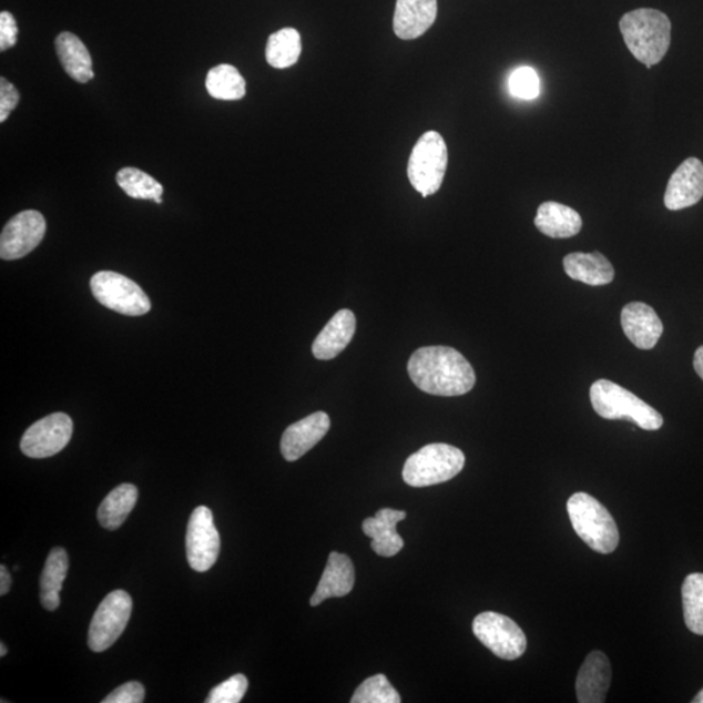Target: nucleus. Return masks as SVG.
<instances>
[{"instance_id":"obj_20","label":"nucleus","mask_w":703,"mask_h":703,"mask_svg":"<svg viewBox=\"0 0 703 703\" xmlns=\"http://www.w3.org/2000/svg\"><path fill=\"white\" fill-rule=\"evenodd\" d=\"M355 587V568L352 560L340 552H332L324 574L314 592L313 608L333 597H346Z\"/></svg>"},{"instance_id":"obj_14","label":"nucleus","mask_w":703,"mask_h":703,"mask_svg":"<svg viewBox=\"0 0 703 703\" xmlns=\"http://www.w3.org/2000/svg\"><path fill=\"white\" fill-rule=\"evenodd\" d=\"M332 421L325 412H316L291 425L281 440V451L287 461L302 459L314 446L320 442L330 430Z\"/></svg>"},{"instance_id":"obj_9","label":"nucleus","mask_w":703,"mask_h":703,"mask_svg":"<svg viewBox=\"0 0 703 703\" xmlns=\"http://www.w3.org/2000/svg\"><path fill=\"white\" fill-rule=\"evenodd\" d=\"M473 633L502 660H518L527 650V638L512 619L497 612H482L475 619Z\"/></svg>"},{"instance_id":"obj_38","label":"nucleus","mask_w":703,"mask_h":703,"mask_svg":"<svg viewBox=\"0 0 703 703\" xmlns=\"http://www.w3.org/2000/svg\"><path fill=\"white\" fill-rule=\"evenodd\" d=\"M693 703H703V690L695 695V699L692 701Z\"/></svg>"},{"instance_id":"obj_22","label":"nucleus","mask_w":703,"mask_h":703,"mask_svg":"<svg viewBox=\"0 0 703 703\" xmlns=\"http://www.w3.org/2000/svg\"><path fill=\"white\" fill-rule=\"evenodd\" d=\"M534 224L546 236L568 238L579 234L582 218L574 208L549 201L538 207Z\"/></svg>"},{"instance_id":"obj_13","label":"nucleus","mask_w":703,"mask_h":703,"mask_svg":"<svg viewBox=\"0 0 703 703\" xmlns=\"http://www.w3.org/2000/svg\"><path fill=\"white\" fill-rule=\"evenodd\" d=\"M703 197V164L697 159H687L673 172L664 193V205L676 212L691 207Z\"/></svg>"},{"instance_id":"obj_31","label":"nucleus","mask_w":703,"mask_h":703,"mask_svg":"<svg viewBox=\"0 0 703 703\" xmlns=\"http://www.w3.org/2000/svg\"><path fill=\"white\" fill-rule=\"evenodd\" d=\"M508 89L514 99L533 101L541 94V80L532 67H519L511 73Z\"/></svg>"},{"instance_id":"obj_18","label":"nucleus","mask_w":703,"mask_h":703,"mask_svg":"<svg viewBox=\"0 0 703 703\" xmlns=\"http://www.w3.org/2000/svg\"><path fill=\"white\" fill-rule=\"evenodd\" d=\"M406 518L407 513L404 511L384 508L374 518L364 521V533L371 538V549L379 557L391 558L403 550L404 541L396 532V526Z\"/></svg>"},{"instance_id":"obj_34","label":"nucleus","mask_w":703,"mask_h":703,"mask_svg":"<svg viewBox=\"0 0 703 703\" xmlns=\"http://www.w3.org/2000/svg\"><path fill=\"white\" fill-rule=\"evenodd\" d=\"M20 95L18 89L4 78L0 80V122L4 123L18 106Z\"/></svg>"},{"instance_id":"obj_26","label":"nucleus","mask_w":703,"mask_h":703,"mask_svg":"<svg viewBox=\"0 0 703 703\" xmlns=\"http://www.w3.org/2000/svg\"><path fill=\"white\" fill-rule=\"evenodd\" d=\"M302 37L294 28H284L271 35L266 61L274 69L284 70L297 63L302 55Z\"/></svg>"},{"instance_id":"obj_39","label":"nucleus","mask_w":703,"mask_h":703,"mask_svg":"<svg viewBox=\"0 0 703 703\" xmlns=\"http://www.w3.org/2000/svg\"><path fill=\"white\" fill-rule=\"evenodd\" d=\"M7 654V648L4 645V643H0V656H6Z\"/></svg>"},{"instance_id":"obj_10","label":"nucleus","mask_w":703,"mask_h":703,"mask_svg":"<svg viewBox=\"0 0 703 703\" xmlns=\"http://www.w3.org/2000/svg\"><path fill=\"white\" fill-rule=\"evenodd\" d=\"M185 549L193 571L207 572L218 560L221 537L207 507H197L192 512L186 528Z\"/></svg>"},{"instance_id":"obj_29","label":"nucleus","mask_w":703,"mask_h":703,"mask_svg":"<svg viewBox=\"0 0 703 703\" xmlns=\"http://www.w3.org/2000/svg\"><path fill=\"white\" fill-rule=\"evenodd\" d=\"M682 594L687 630L703 635V573L687 575L683 583Z\"/></svg>"},{"instance_id":"obj_5","label":"nucleus","mask_w":703,"mask_h":703,"mask_svg":"<svg viewBox=\"0 0 703 703\" xmlns=\"http://www.w3.org/2000/svg\"><path fill=\"white\" fill-rule=\"evenodd\" d=\"M466 466V455L459 448L432 444L410 455L404 463L403 478L412 488L444 483L458 476Z\"/></svg>"},{"instance_id":"obj_28","label":"nucleus","mask_w":703,"mask_h":703,"mask_svg":"<svg viewBox=\"0 0 703 703\" xmlns=\"http://www.w3.org/2000/svg\"><path fill=\"white\" fill-rule=\"evenodd\" d=\"M118 185L126 196L136 200H153L162 204L163 185L146 172L134 167H125L118 172Z\"/></svg>"},{"instance_id":"obj_19","label":"nucleus","mask_w":703,"mask_h":703,"mask_svg":"<svg viewBox=\"0 0 703 703\" xmlns=\"http://www.w3.org/2000/svg\"><path fill=\"white\" fill-rule=\"evenodd\" d=\"M355 332V314L348 309L339 310L314 340L312 347L314 357L322 361L333 360L348 347Z\"/></svg>"},{"instance_id":"obj_1","label":"nucleus","mask_w":703,"mask_h":703,"mask_svg":"<svg viewBox=\"0 0 703 703\" xmlns=\"http://www.w3.org/2000/svg\"><path fill=\"white\" fill-rule=\"evenodd\" d=\"M408 373L412 383L429 395H466L476 385L472 365L450 347L417 349L408 363Z\"/></svg>"},{"instance_id":"obj_3","label":"nucleus","mask_w":703,"mask_h":703,"mask_svg":"<svg viewBox=\"0 0 703 703\" xmlns=\"http://www.w3.org/2000/svg\"><path fill=\"white\" fill-rule=\"evenodd\" d=\"M590 401L605 420L632 421L649 431L660 430L663 426V417L658 410L611 380H597L590 387Z\"/></svg>"},{"instance_id":"obj_4","label":"nucleus","mask_w":703,"mask_h":703,"mask_svg":"<svg viewBox=\"0 0 703 703\" xmlns=\"http://www.w3.org/2000/svg\"><path fill=\"white\" fill-rule=\"evenodd\" d=\"M567 511L575 533L590 549L600 553H611L618 549L617 522L595 498L587 492H575L568 500Z\"/></svg>"},{"instance_id":"obj_30","label":"nucleus","mask_w":703,"mask_h":703,"mask_svg":"<svg viewBox=\"0 0 703 703\" xmlns=\"http://www.w3.org/2000/svg\"><path fill=\"white\" fill-rule=\"evenodd\" d=\"M400 701V694L385 675L366 679L350 700L352 703H399Z\"/></svg>"},{"instance_id":"obj_24","label":"nucleus","mask_w":703,"mask_h":703,"mask_svg":"<svg viewBox=\"0 0 703 703\" xmlns=\"http://www.w3.org/2000/svg\"><path fill=\"white\" fill-rule=\"evenodd\" d=\"M69 556L62 548L52 549L40 580V600L44 610L55 611L61 605L63 583L69 573Z\"/></svg>"},{"instance_id":"obj_16","label":"nucleus","mask_w":703,"mask_h":703,"mask_svg":"<svg viewBox=\"0 0 703 703\" xmlns=\"http://www.w3.org/2000/svg\"><path fill=\"white\" fill-rule=\"evenodd\" d=\"M437 0H396L394 31L400 40L424 35L437 20Z\"/></svg>"},{"instance_id":"obj_12","label":"nucleus","mask_w":703,"mask_h":703,"mask_svg":"<svg viewBox=\"0 0 703 703\" xmlns=\"http://www.w3.org/2000/svg\"><path fill=\"white\" fill-rule=\"evenodd\" d=\"M47 234V221L40 212L27 211L6 224L0 236V257L20 259L33 252Z\"/></svg>"},{"instance_id":"obj_25","label":"nucleus","mask_w":703,"mask_h":703,"mask_svg":"<svg viewBox=\"0 0 703 703\" xmlns=\"http://www.w3.org/2000/svg\"><path fill=\"white\" fill-rule=\"evenodd\" d=\"M139 499V490L132 483H123L112 490L103 499L99 508V521L104 529L116 530L121 528L133 511Z\"/></svg>"},{"instance_id":"obj_17","label":"nucleus","mask_w":703,"mask_h":703,"mask_svg":"<svg viewBox=\"0 0 703 703\" xmlns=\"http://www.w3.org/2000/svg\"><path fill=\"white\" fill-rule=\"evenodd\" d=\"M612 679L611 664L601 652H593L587 656L581 665L575 693L580 703H602L610 690Z\"/></svg>"},{"instance_id":"obj_11","label":"nucleus","mask_w":703,"mask_h":703,"mask_svg":"<svg viewBox=\"0 0 703 703\" xmlns=\"http://www.w3.org/2000/svg\"><path fill=\"white\" fill-rule=\"evenodd\" d=\"M73 432L71 417L65 414H52L43 417L22 436L20 448L31 459L51 458L64 450Z\"/></svg>"},{"instance_id":"obj_23","label":"nucleus","mask_w":703,"mask_h":703,"mask_svg":"<svg viewBox=\"0 0 703 703\" xmlns=\"http://www.w3.org/2000/svg\"><path fill=\"white\" fill-rule=\"evenodd\" d=\"M55 48L59 61L71 79L85 84L94 78L92 57L78 35L70 32L59 34Z\"/></svg>"},{"instance_id":"obj_7","label":"nucleus","mask_w":703,"mask_h":703,"mask_svg":"<svg viewBox=\"0 0 703 703\" xmlns=\"http://www.w3.org/2000/svg\"><path fill=\"white\" fill-rule=\"evenodd\" d=\"M91 288L96 302L124 316H144L152 309L144 289L122 274L96 273L91 281Z\"/></svg>"},{"instance_id":"obj_37","label":"nucleus","mask_w":703,"mask_h":703,"mask_svg":"<svg viewBox=\"0 0 703 703\" xmlns=\"http://www.w3.org/2000/svg\"><path fill=\"white\" fill-rule=\"evenodd\" d=\"M693 365L695 373L703 380V346L695 350Z\"/></svg>"},{"instance_id":"obj_2","label":"nucleus","mask_w":703,"mask_h":703,"mask_svg":"<svg viewBox=\"0 0 703 703\" xmlns=\"http://www.w3.org/2000/svg\"><path fill=\"white\" fill-rule=\"evenodd\" d=\"M620 32L626 48L648 69L660 63L671 44V21L668 14L653 9H640L624 14Z\"/></svg>"},{"instance_id":"obj_33","label":"nucleus","mask_w":703,"mask_h":703,"mask_svg":"<svg viewBox=\"0 0 703 703\" xmlns=\"http://www.w3.org/2000/svg\"><path fill=\"white\" fill-rule=\"evenodd\" d=\"M144 700V685L139 682H130L116 687L102 703H142Z\"/></svg>"},{"instance_id":"obj_27","label":"nucleus","mask_w":703,"mask_h":703,"mask_svg":"<svg viewBox=\"0 0 703 703\" xmlns=\"http://www.w3.org/2000/svg\"><path fill=\"white\" fill-rule=\"evenodd\" d=\"M206 89L215 100L238 101L246 94V82L234 65L221 64L208 71Z\"/></svg>"},{"instance_id":"obj_32","label":"nucleus","mask_w":703,"mask_h":703,"mask_svg":"<svg viewBox=\"0 0 703 703\" xmlns=\"http://www.w3.org/2000/svg\"><path fill=\"white\" fill-rule=\"evenodd\" d=\"M246 691H248V679L242 673H237V675L230 677L226 682L213 687L205 702L238 703L244 699Z\"/></svg>"},{"instance_id":"obj_6","label":"nucleus","mask_w":703,"mask_h":703,"mask_svg":"<svg viewBox=\"0 0 703 703\" xmlns=\"http://www.w3.org/2000/svg\"><path fill=\"white\" fill-rule=\"evenodd\" d=\"M448 164L447 145L436 131L422 134L408 162L410 184L422 197L436 194L445 181Z\"/></svg>"},{"instance_id":"obj_36","label":"nucleus","mask_w":703,"mask_h":703,"mask_svg":"<svg viewBox=\"0 0 703 703\" xmlns=\"http://www.w3.org/2000/svg\"><path fill=\"white\" fill-rule=\"evenodd\" d=\"M11 574L6 566L0 567V595H6L11 589Z\"/></svg>"},{"instance_id":"obj_15","label":"nucleus","mask_w":703,"mask_h":703,"mask_svg":"<svg viewBox=\"0 0 703 703\" xmlns=\"http://www.w3.org/2000/svg\"><path fill=\"white\" fill-rule=\"evenodd\" d=\"M622 327L626 338L643 350L653 349L663 334V324L652 306L631 303L622 310Z\"/></svg>"},{"instance_id":"obj_8","label":"nucleus","mask_w":703,"mask_h":703,"mask_svg":"<svg viewBox=\"0 0 703 703\" xmlns=\"http://www.w3.org/2000/svg\"><path fill=\"white\" fill-rule=\"evenodd\" d=\"M132 598L124 590L110 593L96 609L89 628L88 645L94 653L110 649L129 625Z\"/></svg>"},{"instance_id":"obj_21","label":"nucleus","mask_w":703,"mask_h":703,"mask_svg":"<svg viewBox=\"0 0 703 703\" xmlns=\"http://www.w3.org/2000/svg\"><path fill=\"white\" fill-rule=\"evenodd\" d=\"M566 274L571 279L600 287L615 278L611 262L600 252L568 254L563 261Z\"/></svg>"},{"instance_id":"obj_35","label":"nucleus","mask_w":703,"mask_h":703,"mask_svg":"<svg viewBox=\"0 0 703 703\" xmlns=\"http://www.w3.org/2000/svg\"><path fill=\"white\" fill-rule=\"evenodd\" d=\"M18 24L10 12L0 13V50L6 51L18 42Z\"/></svg>"}]
</instances>
